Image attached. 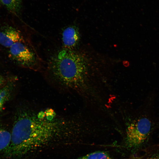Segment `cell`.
<instances>
[{
  "label": "cell",
  "instance_id": "1",
  "mask_svg": "<svg viewBox=\"0 0 159 159\" xmlns=\"http://www.w3.org/2000/svg\"><path fill=\"white\" fill-rule=\"evenodd\" d=\"M79 125V120L59 116L51 108L37 112L21 109L16 115L5 154L9 158L22 157L77 131Z\"/></svg>",
  "mask_w": 159,
  "mask_h": 159
},
{
  "label": "cell",
  "instance_id": "2",
  "mask_svg": "<svg viewBox=\"0 0 159 159\" xmlns=\"http://www.w3.org/2000/svg\"><path fill=\"white\" fill-rule=\"evenodd\" d=\"M48 71L51 81L60 88L85 96L95 93L86 59L73 49L63 48L53 56L50 59Z\"/></svg>",
  "mask_w": 159,
  "mask_h": 159
},
{
  "label": "cell",
  "instance_id": "3",
  "mask_svg": "<svg viewBox=\"0 0 159 159\" xmlns=\"http://www.w3.org/2000/svg\"><path fill=\"white\" fill-rule=\"evenodd\" d=\"M153 117L146 112H140L128 123L126 129V143L127 147L140 148L150 137L155 125Z\"/></svg>",
  "mask_w": 159,
  "mask_h": 159
},
{
  "label": "cell",
  "instance_id": "4",
  "mask_svg": "<svg viewBox=\"0 0 159 159\" xmlns=\"http://www.w3.org/2000/svg\"><path fill=\"white\" fill-rule=\"evenodd\" d=\"M9 53L11 57L20 65L30 69H36V55L24 41L14 44L10 48Z\"/></svg>",
  "mask_w": 159,
  "mask_h": 159
},
{
  "label": "cell",
  "instance_id": "5",
  "mask_svg": "<svg viewBox=\"0 0 159 159\" xmlns=\"http://www.w3.org/2000/svg\"><path fill=\"white\" fill-rule=\"evenodd\" d=\"M80 39L78 29L75 26H69L63 31L62 40L64 49L73 50L78 44Z\"/></svg>",
  "mask_w": 159,
  "mask_h": 159
},
{
  "label": "cell",
  "instance_id": "6",
  "mask_svg": "<svg viewBox=\"0 0 159 159\" xmlns=\"http://www.w3.org/2000/svg\"><path fill=\"white\" fill-rule=\"evenodd\" d=\"M24 41L20 32L11 27H7L0 31V44L10 48L15 43Z\"/></svg>",
  "mask_w": 159,
  "mask_h": 159
},
{
  "label": "cell",
  "instance_id": "7",
  "mask_svg": "<svg viewBox=\"0 0 159 159\" xmlns=\"http://www.w3.org/2000/svg\"><path fill=\"white\" fill-rule=\"evenodd\" d=\"M133 159H159V143L140 149Z\"/></svg>",
  "mask_w": 159,
  "mask_h": 159
},
{
  "label": "cell",
  "instance_id": "8",
  "mask_svg": "<svg viewBox=\"0 0 159 159\" xmlns=\"http://www.w3.org/2000/svg\"><path fill=\"white\" fill-rule=\"evenodd\" d=\"M7 9L14 14L19 13L22 8V0H1Z\"/></svg>",
  "mask_w": 159,
  "mask_h": 159
},
{
  "label": "cell",
  "instance_id": "9",
  "mask_svg": "<svg viewBox=\"0 0 159 159\" xmlns=\"http://www.w3.org/2000/svg\"><path fill=\"white\" fill-rule=\"evenodd\" d=\"M11 140V133L0 125V152L5 151L9 147Z\"/></svg>",
  "mask_w": 159,
  "mask_h": 159
},
{
  "label": "cell",
  "instance_id": "10",
  "mask_svg": "<svg viewBox=\"0 0 159 159\" xmlns=\"http://www.w3.org/2000/svg\"><path fill=\"white\" fill-rule=\"evenodd\" d=\"M77 159H112L107 152L98 151L92 152Z\"/></svg>",
  "mask_w": 159,
  "mask_h": 159
},
{
  "label": "cell",
  "instance_id": "11",
  "mask_svg": "<svg viewBox=\"0 0 159 159\" xmlns=\"http://www.w3.org/2000/svg\"><path fill=\"white\" fill-rule=\"evenodd\" d=\"M13 86L8 85L0 90V110L4 103L10 95Z\"/></svg>",
  "mask_w": 159,
  "mask_h": 159
},
{
  "label": "cell",
  "instance_id": "12",
  "mask_svg": "<svg viewBox=\"0 0 159 159\" xmlns=\"http://www.w3.org/2000/svg\"><path fill=\"white\" fill-rule=\"evenodd\" d=\"M4 82V79L0 75V86L2 85Z\"/></svg>",
  "mask_w": 159,
  "mask_h": 159
},
{
  "label": "cell",
  "instance_id": "13",
  "mask_svg": "<svg viewBox=\"0 0 159 159\" xmlns=\"http://www.w3.org/2000/svg\"><path fill=\"white\" fill-rule=\"evenodd\" d=\"M1 3V0H0V4Z\"/></svg>",
  "mask_w": 159,
  "mask_h": 159
}]
</instances>
